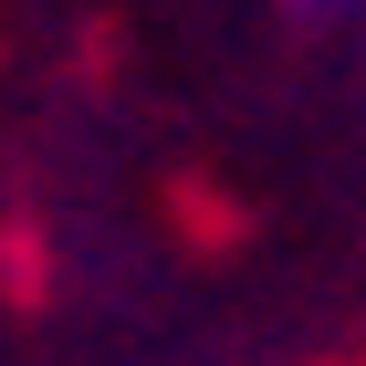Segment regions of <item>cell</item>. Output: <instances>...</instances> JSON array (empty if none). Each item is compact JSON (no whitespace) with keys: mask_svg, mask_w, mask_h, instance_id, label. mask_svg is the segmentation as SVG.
Returning a JSON list of instances; mask_svg holds the SVG:
<instances>
[{"mask_svg":"<svg viewBox=\"0 0 366 366\" xmlns=\"http://www.w3.org/2000/svg\"><path fill=\"white\" fill-rule=\"evenodd\" d=\"M314 11H325V0H314Z\"/></svg>","mask_w":366,"mask_h":366,"instance_id":"obj_1","label":"cell"}]
</instances>
